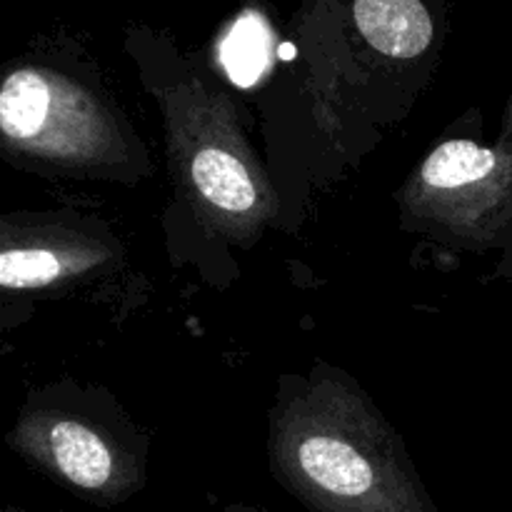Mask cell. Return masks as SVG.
<instances>
[{"mask_svg":"<svg viewBox=\"0 0 512 512\" xmlns=\"http://www.w3.org/2000/svg\"><path fill=\"white\" fill-rule=\"evenodd\" d=\"M355 23L390 58H415L433 40V20L420 0H355Z\"/></svg>","mask_w":512,"mask_h":512,"instance_id":"obj_1","label":"cell"},{"mask_svg":"<svg viewBox=\"0 0 512 512\" xmlns=\"http://www.w3.org/2000/svg\"><path fill=\"white\" fill-rule=\"evenodd\" d=\"M303 473L325 493L345 500H360L373 490L375 473L368 460L335 438H308L298 448Z\"/></svg>","mask_w":512,"mask_h":512,"instance_id":"obj_2","label":"cell"},{"mask_svg":"<svg viewBox=\"0 0 512 512\" xmlns=\"http://www.w3.org/2000/svg\"><path fill=\"white\" fill-rule=\"evenodd\" d=\"M50 448L60 473L83 490H100L113 475V458L103 440L85 425L63 420L50 433Z\"/></svg>","mask_w":512,"mask_h":512,"instance_id":"obj_3","label":"cell"},{"mask_svg":"<svg viewBox=\"0 0 512 512\" xmlns=\"http://www.w3.org/2000/svg\"><path fill=\"white\" fill-rule=\"evenodd\" d=\"M55 90L35 70H18L0 90V128L13 140H33L45 130Z\"/></svg>","mask_w":512,"mask_h":512,"instance_id":"obj_4","label":"cell"},{"mask_svg":"<svg viewBox=\"0 0 512 512\" xmlns=\"http://www.w3.org/2000/svg\"><path fill=\"white\" fill-rule=\"evenodd\" d=\"M193 180L210 203L228 213H245L255 205V185L248 170L223 150H200L193 160Z\"/></svg>","mask_w":512,"mask_h":512,"instance_id":"obj_5","label":"cell"},{"mask_svg":"<svg viewBox=\"0 0 512 512\" xmlns=\"http://www.w3.org/2000/svg\"><path fill=\"white\" fill-rule=\"evenodd\" d=\"M220 63L240 88L258 83L270 63V28L263 15L245 13L235 20L220 45Z\"/></svg>","mask_w":512,"mask_h":512,"instance_id":"obj_6","label":"cell"},{"mask_svg":"<svg viewBox=\"0 0 512 512\" xmlns=\"http://www.w3.org/2000/svg\"><path fill=\"white\" fill-rule=\"evenodd\" d=\"M498 168V155L483 148L475 140H450L443 143L428 158L423 168V180L433 188H460L478 183Z\"/></svg>","mask_w":512,"mask_h":512,"instance_id":"obj_7","label":"cell"},{"mask_svg":"<svg viewBox=\"0 0 512 512\" xmlns=\"http://www.w3.org/2000/svg\"><path fill=\"white\" fill-rule=\"evenodd\" d=\"M60 260L48 250H5L0 255V283L23 290L53 283L60 275Z\"/></svg>","mask_w":512,"mask_h":512,"instance_id":"obj_8","label":"cell"},{"mask_svg":"<svg viewBox=\"0 0 512 512\" xmlns=\"http://www.w3.org/2000/svg\"><path fill=\"white\" fill-rule=\"evenodd\" d=\"M283 58H293V48H290V45H283Z\"/></svg>","mask_w":512,"mask_h":512,"instance_id":"obj_9","label":"cell"}]
</instances>
